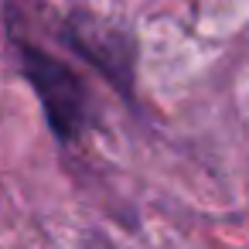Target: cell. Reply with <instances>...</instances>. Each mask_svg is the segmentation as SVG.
<instances>
[{
    "instance_id": "obj_1",
    "label": "cell",
    "mask_w": 249,
    "mask_h": 249,
    "mask_svg": "<svg viewBox=\"0 0 249 249\" xmlns=\"http://www.w3.org/2000/svg\"><path fill=\"white\" fill-rule=\"evenodd\" d=\"M14 45H18V58H21V72L31 82V89L38 92L48 126L55 130V137L62 143H72L86 133L89 120H92V99L86 82L79 79V72L62 62L58 55L45 52L41 45H35L24 31L11 28Z\"/></svg>"
},
{
    "instance_id": "obj_2",
    "label": "cell",
    "mask_w": 249,
    "mask_h": 249,
    "mask_svg": "<svg viewBox=\"0 0 249 249\" xmlns=\"http://www.w3.org/2000/svg\"><path fill=\"white\" fill-rule=\"evenodd\" d=\"M62 35L82 58H89L96 69H106V75L113 79V86L123 96H130V89H133V65H130V41H126V35L113 31L109 24H103L96 18H86V14L69 18Z\"/></svg>"
}]
</instances>
